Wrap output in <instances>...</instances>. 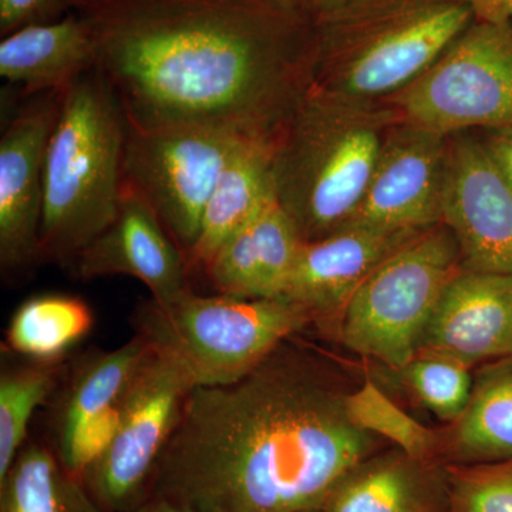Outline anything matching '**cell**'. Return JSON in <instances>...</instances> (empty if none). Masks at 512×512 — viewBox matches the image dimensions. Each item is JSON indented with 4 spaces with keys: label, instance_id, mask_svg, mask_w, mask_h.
<instances>
[{
    "label": "cell",
    "instance_id": "cell-18",
    "mask_svg": "<svg viewBox=\"0 0 512 512\" xmlns=\"http://www.w3.org/2000/svg\"><path fill=\"white\" fill-rule=\"evenodd\" d=\"M303 238L275 195L229 237L204 271L215 291L235 298L284 296Z\"/></svg>",
    "mask_w": 512,
    "mask_h": 512
},
{
    "label": "cell",
    "instance_id": "cell-16",
    "mask_svg": "<svg viewBox=\"0 0 512 512\" xmlns=\"http://www.w3.org/2000/svg\"><path fill=\"white\" fill-rule=\"evenodd\" d=\"M417 353L470 369L512 356V275L461 269L441 293Z\"/></svg>",
    "mask_w": 512,
    "mask_h": 512
},
{
    "label": "cell",
    "instance_id": "cell-25",
    "mask_svg": "<svg viewBox=\"0 0 512 512\" xmlns=\"http://www.w3.org/2000/svg\"><path fill=\"white\" fill-rule=\"evenodd\" d=\"M346 413L359 429L375 434L393 447L420 460H439V430L414 419L366 376L362 384L346 396Z\"/></svg>",
    "mask_w": 512,
    "mask_h": 512
},
{
    "label": "cell",
    "instance_id": "cell-22",
    "mask_svg": "<svg viewBox=\"0 0 512 512\" xmlns=\"http://www.w3.org/2000/svg\"><path fill=\"white\" fill-rule=\"evenodd\" d=\"M443 464L512 458V356L478 367L466 410L439 430Z\"/></svg>",
    "mask_w": 512,
    "mask_h": 512
},
{
    "label": "cell",
    "instance_id": "cell-32",
    "mask_svg": "<svg viewBox=\"0 0 512 512\" xmlns=\"http://www.w3.org/2000/svg\"><path fill=\"white\" fill-rule=\"evenodd\" d=\"M296 9L301 10L303 15L308 16L312 20L322 13L328 12L329 9L335 8L345 0H289Z\"/></svg>",
    "mask_w": 512,
    "mask_h": 512
},
{
    "label": "cell",
    "instance_id": "cell-23",
    "mask_svg": "<svg viewBox=\"0 0 512 512\" xmlns=\"http://www.w3.org/2000/svg\"><path fill=\"white\" fill-rule=\"evenodd\" d=\"M2 512H101L72 476L45 447L22 448L5 480L0 481Z\"/></svg>",
    "mask_w": 512,
    "mask_h": 512
},
{
    "label": "cell",
    "instance_id": "cell-5",
    "mask_svg": "<svg viewBox=\"0 0 512 512\" xmlns=\"http://www.w3.org/2000/svg\"><path fill=\"white\" fill-rule=\"evenodd\" d=\"M126 127L97 67L63 93L46 147L40 259L72 265L116 218Z\"/></svg>",
    "mask_w": 512,
    "mask_h": 512
},
{
    "label": "cell",
    "instance_id": "cell-26",
    "mask_svg": "<svg viewBox=\"0 0 512 512\" xmlns=\"http://www.w3.org/2000/svg\"><path fill=\"white\" fill-rule=\"evenodd\" d=\"M389 370L420 406L444 423L456 421L470 402L473 369L450 357L417 353L406 365Z\"/></svg>",
    "mask_w": 512,
    "mask_h": 512
},
{
    "label": "cell",
    "instance_id": "cell-8",
    "mask_svg": "<svg viewBox=\"0 0 512 512\" xmlns=\"http://www.w3.org/2000/svg\"><path fill=\"white\" fill-rule=\"evenodd\" d=\"M384 101L403 121L443 136L512 128V20H474L419 79Z\"/></svg>",
    "mask_w": 512,
    "mask_h": 512
},
{
    "label": "cell",
    "instance_id": "cell-21",
    "mask_svg": "<svg viewBox=\"0 0 512 512\" xmlns=\"http://www.w3.org/2000/svg\"><path fill=\"white\" fill-rule=\"evenodd\" d=\"M272 157L274 141L264 138H248L232 153L205 207L197 242L185 256L188 266L204 269L224 242L274 197Z\"/></svg>",
    "mask_w": 512,
    "mask_h": 512
},
{
    "label": "cell",
    "instance_id": "cell-27",
    "mask_svg": "<svg viewBox=\"0 0 512 512\" xmlns=\"http://www.w3.org/2000/svg\"><path fill=\"white\" fill-rule=\"evenodd\" d=\"M56 386L52 366H30L3 373L0 379V481L22 451L30 420Z\"/></svg>",
    "mask_w": 512,
    "mask_h": 512
},
{
    "label": "cell",
    "instance_id": "cell-4",
    "mask_svg": "<svg viewBox=\"0 0 512 512\" xmlns=\"http://www.w3.org/2000/svg\"><path fill=\"white\" fill-rule=\"evenodd\" d=\"M387 101L353 103L306 93L274 141V194L305 242L355 217L390 128Z\"/></svg>",
    "mask_w": 512,
    "mask_h": 512
},
{
    "label": "cell",
    "instance_id": "cell-34",
    "mask_svg": "<svg viewBox=\"0 0 512 512\" xmlns=\"http://www.w3.org/2000/svg\"><path fill=\"white\" fill-rule=\"evenodd\" d=\"M298 512H326L325 507L322 508H311V510H303Z\"/></svg>",
    "mask_w": 512,
    "mask_h": 512
},
{
    "label": "cell",
    "instance_id": "cell-17",
    "mask_svg": "<svg viewBox=\"0 0 512 512\" xmlns=\"http://www.w3.org/2000/svg\"><path fill=\"white\" fill-rule=\"evenodd\" d=\"M148 350L146 340L136 336L121 348L94 357L74 377L57 423V447L60 463L79 480L119 429L128 386Z\"/></svg>",
    "mask_w": 512,
    "mask_h": 512
},
{
    "label": "cell",
    "instance_id": "cell-3",
    "mask_svg": "<svg viewBox=\"0 0 512 512\" xmlns=\"http://www.w3.org/2000/svg\"><path fill=\"white\" fill-rule=\"evenodd\" d=\"M474 20L464 0H345L313 19L306 93L387 100L419 79Z\"/></svg>",
    "mask_w": 512,
    "mask_h": 512
},
{
    "label": "cell",
    "instance_id": "cell-29",
    "mask_svg": "<svg viewBox=\"0 0 512 512\" xmlns=\"http://www.w3.org/2000/svg\"><path fill=\"white\" fill-rule=\"evenodd\" d=\"M72 3L73 0H0V35L63 18L72 10Z\"/></svg>",
    "mask_w": 512,
    "mask_h": 512
},
{
    "label": "cell",
    "instance_id": "cell-2",
    "mask_svg": "<svg viewBox=\"0 0 512 512\" xmlns=\"http://www.w3.org/2000/svg\"><path fill=\"white\" fill-rule=\"evenodd\" d=\"M293 339L237 382L191 390L154 473L157 498L200 512L322 508L384 450L349 419L352 389Z\"/></svg>",
    "mask_w": 512,
    "mask_h": 512
},
{
    "label": "cell",
    "instance_id": "cell-14",
    "mask_svg": "<svg viewBox=\"0 0 512 512\" xmlns=\"http://www.w3.org/2000/svg\"><path fill=\"white\" fill-rule=\"evenodd\" d=\"M72 265L82 279L114 275L137 279L157 302L173 301L190 289L184 252L150 202L126 178L116 218Z\"/></svg>",
    "mask_w": 512,
    "mask_h": 512
},
{
    "label": "cell",
    "instance_id": "cell-20",
    "mask_svg": "<svg viewBox=\"0 0 512 512\" xmlns=\"http://www.w3.org/2000/svg\"><path fill=\"white\" fill-rule=\"evenodd\" d=\"M326 512H448L446 464L400 448L366 458L340 481Z\"/></svg>",
    "mask_w": 512,
    "mask_h": 512
},
{
    "label": "cell",
    "instance_id": "cell-13",
    "mask_svg": "<svg viewBox=\"0 0 512 512\" xmlns=\"http://www.w3.org/2000/svg\"><path fill=\"white\" fill-rule=\"evenodd\" d=\"M63 93L30 97L0 137V265L28 268L40 259L47 141Z\"/></svg>",
    "mask_w": 512,
    "mask_h": 512
},
{
    "label": "cell",
    "instance_id": "cell-30",
    "mask_svg": "<svg viewBox=\"0 0 512 512\" xmlns=\"http://www.w3.org/2000/svg\"><path fill=\"white\" fill-rule=\"evenodd\" d=\"M485 148L512 184V128L477 131Z\"/></svg>",
    "mask_w": 512,
    "mask_h": 512
},
{
    "label": "cell",
    "instance_id": "cell-1",
    "mask_svg": "<svg viewBox=\"0 0 512 512\" xmlns=\"http://www.w3.org/2000/svg\"><path fill=\"white\" fill-rule=\"evenodd\" d=\"M136 127L275 141L309 87L313 20L289 0H73Z\"/></svg>",
    "mask_w": 512,
    "mask_h": 512
},
{
    "label": "cell",
    "instance_id": "cell-28",
    "mask_svg": "<svg viewBox=\"0 0 512 512\" xmlns=\"http://www.w3.org/2000/svg\"><path fill=\"white\" fill-rule=\"evenodd\" d=\"M446 470L448 512H512V458Z\"/></svg>",
    "mask_w": 512,
    "mask_h": 512
},
{
    "label": "cell",
    "instance_id": "cell-6",
    "mask_svg": "<svg viewBox=\"0 0 512 512\" xmlns=\"http://www.w3.org/2000/svg\"><path fill=\"white\" fill-rule=\"evenodd\" d=\"M137 323L138 336L178 360L195 386H222L247 376L313 320L285 296H202L187 289L173 301L151 299Z\"/></svg>",
    "mask_w": 512,
    "mask_h": 512
},
{
    "label": "cell",
    "instance_id": "cell-7",
    "mask_svg": "<svg viewBox=\"0 0 512 512\" xmlns=\"http://www.w3.org/2000/svg\"><path fill=\"white\" fill-rule=\"evenodd\" d=\"M463 269L447 225L426 229L390 255L357 289L336 335L345 348L389 369L409 363L448 282Z\"/></svg>",
    "mask_w": 512,
    "mask_h": 512
},
{
    "label": "cell",
    "instance_id": "cell-15",
    "mask_svg": "<svg viewBox=\"0 0 512 512\" xmlns=\"http://www.w3.org/2000/svg\"><path fill=\"white\" fill-rule=\"evenodd\" d=\"M423 231L348 225L319 241L305 242L284 296L301 305L313 325L336 332L357 289Z\"/></svg>",
    "mask_w": 512,
    "mask_h": 512
},
{
    "label": "cell",
    "instance_id": "cell-12",
    "mask_svg": "<svg viewBox=\"0 0 512 512\" xmlns=\"http://www.w3.org/2000/svg\"><path fill=\"white\" fill-rule=\"evenodd\" d=\"M447 157L448 136L397 121L348 225L423 231L443 224Z\"/></svg>",
    "mask_w": 512,
    "mask_h": 512
},
{
    "label": "cell",
    "instance_id": "cell-24",
    "mask_svg": "<svg viewBox=\"0 0 512 512\" xmlns=\"http://www.w3.org/2000/svg\"><path fill=\"white\" fill-rule=\"evenodd\" d=\"M93 313L73 296L45 295L29 299L13 315L8 345L20 355L52 362L90 332Z\"/></svg>",
    "mask_w": 512,
    "mask_h": 512
},
{
    "label": "cell",
    "instance_id": "cell-19",
    "mask_svg": "<svg viewBox=\"0 0 512 512\" xmlns=\"http://www.w3.org/2000/svg\"><path fill=\"white\" fill-rule=\"evenodd\" d=\"M96 67L92 32L73 12L15 30L0 42V76L26 97L64 93Z\"/></svg>",
    "mask_w": 512,
    "mask_h": 512
},
{
    "label": "cell",
    "instance_id": "cell-11",
    "mask_svg": "<svg viewBox=\"0 0 512 512\" xmlns=\"http://www.w3.org/2000/svg\"><path fill=\"white\" fill-rule=\"evenodd\" d=\"M443 224L463 268L512 275V184L477 131L448 136Z\"/></svg>",
    "mask_w": 512,
    "mask_h": 512
},
{
    "label": "cell",
    "instance_id": "cell-9",
    "mask_svg": "<svg viewBox=\"0 0 512 512\" xmlns=\"http://www.w3.org/2000/svg\"><path fill=\"white\" fill-rule=\"evenodd\" d=\"M126 126L124 178L146 197L187 256L225 164L248 138L195 124Z\"/></svg>",
    "mask_w": 512,
    "mask_h": 512
},
{
    "label": "cell",
    "instance_id": "cell-10",
    "mask_svg": "<svg viewBox=\"0 0 512 512\" xmlns=\"http://www.w3.org/2000/svg\"><path fill=\"white\" fill-rule=\"evenodd\" d=\"M194 387L178 360L148 350L128 386L119 429L86 474L100 505L123 511L136 503L154 477Z\"/></svg>",
    "mask_w": 512,
    "mask_h": 512
},
{
    "label": "cell",
    "instance_id": "cell-33",
    "mask_svg": "<svg viewBox=\"0 0 512 512\" xmlns=\"http://www.w3.org/2000/svg\"><path fill=\"white\" fill-rule=\"evenodd\" d=\"M141 512H200L187 505L175 503L167 498H157Z\"/></svg>",
    "mask_w": 512,
    "mask_h": 512
},
{
    "label": "cell",
    "instance_id": "cell-31",
    "mask_svg": "<svg viewBox=\"0 0 512 512\" xmlns=\"http://www.w3.org/2000/svg\"><path fill=\"white\" fill-rule=\"evenodd\" d=\"M473 10L476 20L511 22L512 0H464Z\"/></svg>",
    "mask_w": 512,
    "mask_h": 512
}]
</instances>
